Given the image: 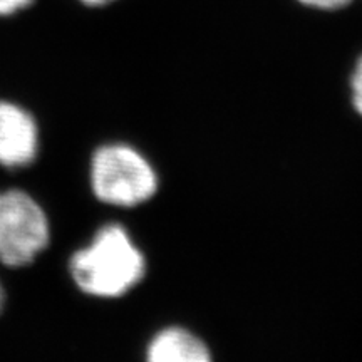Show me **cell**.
Segmentation results:
<instances>
[{
    "label": "cell",
    "mask_w": 362,
    "mask_h": 362,
    "mask_svg": "<svg viewBox=\"0 0 362 362\" xmlns=\"http://www.w3.org/2000/svg\"><path fill=\"white\" fill-rule=\"evenodd\" d=\"M79 291L99 298L123 297L146 275V259L128 230L107 223L69 262Z\"/></svg>",
    "instance_id": "obj_1"
},
{
    "label": "cell",
    "mask_w": 362,
    "mask_h": 362,
    "mask_svg": "<svg viewBox=\"0 0 362 362\" xmlns=\"http://www.w3.org/2000/svg\"><path fill=\"white\" fill-rule=\"evenodd\" d=\"M89 178L99 202L119 208L143 205L160 187L156 170L148 158L126 143L98 148L90 160Z\"/></svg>",
    "instance_id": "obj_2"
},
{
    "label": "cell",
    "mask_w": 362,
    "mask_h": 362,
    "mask_svg": "<svg viewBox=\"0 0 362 362\" xmlns=\"http://www.w3.org/2000/svg\"><path fill=\"white\" fill-rule=\"evenodd\" d=\"M51 225L42 206L22 189L0 192V262L29 265L49 245Z\"/></svg>",
    "instance_id": "obj_3"
},
{
    "label": "cell",
    "mask_w": 362,
    "mask_h": 362,
    "mask_svg": "<svg viewBox=\"0 0 362 362\" xmlns=\"http://www.w3.org/2000/svg\"><path fill=\"white\" fill-rule=\"evenodd\" d=\"M39 153V128L34 116L13 103L0 101V165L24 168Z\"/></svg>",
    "instance_id": "obj_4"
},
{
    "label": "cell",
    "mask_w": 362,
    "mask_h": 362,
    "mask_svg": "<svg viewBox=\"0 0 362 362\" xmlns=\"http://www.w3.org/2000/svg\"><path fill=\"white\" fill-rule=\"evenodd\" d=\"M146 362H214L200 337L183 327H168L149 342Z\"/></svg>",
    "instance_id": "obj_5"
},
{
    "label": "cell",
    "mask_w": 362,
    "mask_h": 362,
    "mask_svg": "<svg viewBox=\"0 0 362 362\" xmlns=\"http://www.w3.org/2000/svg\"><path fill=\"white\" fill-rule=\"evenodd\" d=\"M352 103H354L356 111L362 116V57L357 62L354 74H352Z\"/></svg>",
    "instance_id": "obj_6"
},
{
    "label": "cell",
    "mask_w": 362,
    "mask_h": 362,
    "mask_svg": "<svg viewBox=\"0 0 362 362\" xmlns=\"http://www.w3.org/2000/svg\"><path fill=\"white\" fill-rule=\"evenodd\" d=\"M307 7L320 8V11H336V8L349 6L352 0H298Z\"/></svg>",
    "instance_id": "obj_7"
},
{
    "label": "cell",
    "mask_w": 362,
    "mask_h": 362,
    "mask_svg": "<svg viewBox=\"0 0 362 362\" xmlns=\"http://www.w3.org/2000/svg\"><path fill=\"white\" fill-rule=\"evenodd\" d=\"M33 4L34 0H0V17L12 16V13L24 11Z\"/></svg>",
    "instance_id": "obj_8"
},
{
    "label": "cell",
    "mask_w": 362,
    "mask_h": 362,
    "mask_svg": "<svg viewBox=\"0 0 362 362\" xmlns=\"http://www.w3.org/2000/svg\"><path fill=\"white\" fill-rule=\"evenodd\" d=\"M81 2L89 7H103V6H107V4L115 2V0H81Z\"/></svg>",
    "instance_id": "obj_9"
},
{
    "label": "cell",
    "mask_w": 362,
    "mask_h": 362,
    "mask_svg": "<svg viewBox=\"0 0 362 362\" xmlns=\"http://www.w3.org/2000/svg\"><path fill=\"white\" fill-rule=\"evenodd\" d=\"M2 307H4V288L2 285H0V310H2Z\"/></svg>",
    "instance_id": "obj_10"
}]
</instances>
